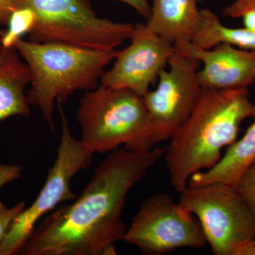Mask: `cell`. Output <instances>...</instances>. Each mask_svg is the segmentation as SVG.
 <instances>
[{
    "label": "cell",
    "instance_id": "6da1fadb",
    "mask_svg": "<svg viewBox=\"0 0 255 255\" xmlns=\"http://www.w3.org/2000/svg\"><path fill=\"white\" fill-rule=\"evenodd\" d=\"M158 147L111 152L81 195L53 210L36 225L18 254L115 255L128 226L122 221L127 195L164 155Z\"/></svg>",
    "mask_w": 255,
    "mask_h": 255
},
{
    "label": "cell",
    "instance_id": "7a4b0ae2",
    "mask_svg": "<svg viewBox=\"0 0 255 255\" xmlns=\"http://www.w3.org/2000/svg\"><path fill=\"white\" fill-rule=\"evenodd\" d=\"M248 88L201 90L185 123L169 139L165 162L171 185L187 187L193 174L212 168L222 150L237 140L242 123L254 116Z\"/></svg>",
    "mask_w": 255,
    "mask_h": 255
},
{
    "label": "cell",
    "instance_id": "3957f363",
    "mask_svg": "<svg viewBox=\"0 0 255 255\" xmlns=\"http://www.w3.org/2000/svg\"><path fill=\"white\" fill-rule=\"evenodd\" d=\"M13 46L31 75L28 104L36 106L52 130L55 102L63 104L78 90L98 87L105 69L118 56L117 50L87 49L60 43H38L18 38Z\"/></svg>",
    "mask_w": 255,
    "mask_h": 255
},
{
    "label": "cell",
    "instance_id": "277c9868",
    "mask_svg": "<svg viewBox=\"0 0 255 255\" xmlns=\"http://www.w3.org/2000/svg\"><path fill=\"white\" fill-rule=\"evenodd\" d=\"M81 142L92 153L155 147L150 116L142 96L128 89L100 86L82 96L77 111Z\"/></svg>",
    "mask_w": 255,
    "mask_h": 255
},
{
    "label": "cell",
    "instance_id": "5b68a950",
    "mask_svg": "<svg viewBox=\"0 0 255 255\" xmlns=\"http://www.w3.org/2000/svg\"><path fill=\"white\" fill-rule=\"evenodd\" d=\"M16 10L28 9L34 21L28 41L87 49L115 50L130 39L135 26L100 17L88 0H15Z\"/></svg>",
    "mask_w": 255,
    "mask_h": 255
},
{
    "label": "cell",
    "instance_id": "8992f818",
    "mask_svg": "<svg viewBox=\"0 0 255 255\" xmlns=\"http://www.w3.org/2000/svg\"><path fill=\"white\" fill-rule=\"evenodd\" d=\"M179 203L197 218L215 255H233L255 237V214L236 187L212 182L187 187Z\"/></svg>",
    "mask_w": 255,
    "mask_h": 255
},
{
    "label": "cell",
    "instance_id": "52a82bcc",
    "mask_svg": "<svg viewBox=\"0 0 255 255\" xmlns=\"http://www.w3.org/2000/svg\"><path fill=\"white\" fill-rule=\"evenodd\" d=\"M61 118V138L53 167L48 171L46 183L36 200L15 218L0 243V255L18 254L31 236L39 220L56 209L62 202L75 200L70 182L80 171L92 164L94 153L81 140L72 135L62 104H58Z\"/></svg>",
    "mask_w": 255,
    "mask_h": 255
},
{
    "label": "cell",
    "instance_id": "ba28073f",
    "mask_svg": "<svg viewBox=\"0 0 255 255\" xmlns=\"http://www.w3.org/2000/svg\"><path fill=\"white\" fill-rule=\"evenodd\" d=\"M123 241L147 255L167 254L180 248L201 249L208 244L197 218L164 193L142 201Z\"/></svg>",
    "mask_w": 255,
    "mask_h": 255
},
{
    "label": "cell",
    "instance_id": "9c48e42d",
    "mask_svg": "<svg viewBox=\"0 0 255 255\" xmlns=\"http://www.w3.org/2000/svg\"><path fill=\"white\" fill-rule=\"evenodd\" d=\"M168 64L169 70L164 69L159 74L157 88L142 96L155 145L169 140L185 123L202 88L198 79L199 60L174 50Z\"/></svg>",
    "mask_w": 255,
    "mask_h": 255
},
{
    "label": "cell",
    "instance_id": "30bf717a",
    "mask_svg": "<svg viewBox=\"0 0 255 255\" xmlns=\"http://www.w3.org/2000/svg\"><path fill=\"white\" fill-rule=\"evenodd\" d=\"M130 39V44L119 51L114 66L104 73L100 83L128 89L142 97L168 64L174 44L141 23L135 25Z\"/></svg>",
    "mask_w": 255,
    "mask_h": 255
},
{
    "label": "cell",
    "instance_id": "8fae6325",
    "mask_svg": "<svg viewBox=\"0 0 255 255\" xmlns=\"http://www.w3.org/2000/svg\"><path fill=\"white\" fill-rule=\"evenodd\" d=\"M173 44L179 54L199 60L204 65L198 72L201 87L233 90L248 88L255 82V50L239 49L229 44L203 49L184 40Z\"/></svg>",
    "mask_w": 255,
    "mask_h": 255
},
{
    "label": "cell",
    "instance_id": "7c38bea8",
    "mask_svg": "<svg viewBox=\"0 0 255 255\" xmlns=\"http://www.w3.org/2000/svg\"><path fill=\"white\" fill-rule=\"evenodd\" d=\"M31 82L29 68L18 50L14 46H5L0 38V122L30 115L25 88Z\"/></svg>",
    "mask_w": 255,
    "mask_h": 255
},
{
    "label": "cell",
    "instance_id": "4fadbf2b",
    "mask_svg": "<svg viewBox=\"0 0 255 255\" xmlns=\"http://www.w3.org/2000/svg\"><path fill=\"white\" fill-rule=\"evenodd\" d=\"M195 0H152L146 26L171 43L191 41L201 18Z\"/></svg>",
    "mask_w": 255,
    "mask_h": 255
},
{
    "label": "cell",
    "instance_id": "5bb4252c",
    "mask_svg": "<svg viewBox=\"0 0 255 255\" xmlns=\"http://www.w3.org/2000/svg\"><path fill=\"white\" fill-rule=\"evenodd\" d=\"M254 122L245 135L228 147L226 152L212 168L193 174L188 186L196 187L221 182L236 187L245 172L255 162V105Z\"/></svg>",
    "mask_w": 255,
    "mask_h": 255
},
{
    "label": "cell",
    "instance_id": "9a60e30c",
    "mask_svg": "<svg viewBox=\"0 0 255 255\" xmlns=\"http://www.w3.org/2000/svg\"><path fill=\"white\" fill-rule=\"evenodd\" d=\"M191 42L206 50L229 44L241 49L255 50V32L245 27H227L211 9H202L199 26Z\"/></svg>",
    "mask_w": 255,
    "mask_h": 255
},
{
    "label": "cell",
    "instance_id": "2e32d148",
    "mask_svg": "<svg viewBox=\"0 0 255 255\" xmlns=\"http://www.w3.org/2000/svg\"><path fill=\"white\" fill-rule=\"evenodd\" d=\"M34 21V15L28 9L15 10L11 15L7 31L0 35L1 41L6 46H13L14 42L24 33H28Z\"/></svg>",
    "mask_w": 255,
    "mask_h": 255
},
{
    "label": "cell",
    "instance_id": "e0dca14e",
    "mask_svg": "<svg viewBox=\"0 0 255 255\" xmlns=\"http://www.w3.org/2000/svg\"><path fill=\"white\" fill-rule=\"evenodd\" d=\"M223 14L228 17L243 18L244 27L255 32V0H236L225 8Z\"/></svg>",
    "mask_w": 255,
    "mask_h": 255
},
{
    "label": "cell",
    "instance_id": "ac0fdd59",
    "mask_svg": "<svg viewBox=\"0 0 255 255\" xmlns=\"http://www.w3.org/2000/svg\"><path fill=\"white\" fill-rule=\"evenodd\" d=\"M236 188L255 214V162L243 174Z\"/></svg>",
    "mask_w": 255,
    "mask_h": 255
},
{
    "label": "cell",
    "instance_id": "d6986e66",
    "mask_svg": "<svg viewBox=\"0 0 255 255\" xmlns=\"http://www.w3.org/2000/svg\"><path fill=\"white\" fill-rule=\"evenodd\" d=\"M24 202H19L12 207H8L0 201V243L14 221L23 209Z\"/></svg>",
    "mask_w": 255,
    "mask_h": 255
},
{
    "label": "cell",
    "instance_id": "ffe728a7",
    "mask_svg": "<svg viewBox=\"0 0 255 255\" xmlns=\"http://www.w3.org/2000/svg\"><path fill=\"white\" fill-rule=\"evenodd\" d=\"M22 167L16 164H0V189L8 183L20 178Z\"/></svg>",
    "mask_w": 255,
    "mask_h": 255
},
{
    "label": "cell",
    "instance_id": "44dd1931",
    "mask_svg": "<svg viewBox=\"0 0 255 255\" xmlns=\"http://www.w3.org/2000/svg\"><path fill=\"white\" fill-rule=\"evenodd\" d=\"M15 10V0H0V24L8 26Z\"/></svg>",
    "mask_w": 255,
    "mask_h": 255
},
{
    "label": "cell",
    "instance_id": "7402d4cb",
    "mask_svg": "<svg viewBox=\"0 0 255 255\" xmlns=\"http://www.w3.org/2000/svg\"><path fill=\"white\" fill-rule=\"evenodd\" d=\"M118 1L128 4L147 20L150 16L151 6L147 0H118Z\"/></svg>",
    "mask_w": 255,
    "mask_h": 255
},
{
    "label": "cell",
    "instance_id": "603a6c76",
    "mask_svg": "<svg viewBox=\"0 0 255 255\" xmlns=\"http://www.w3.org/2000/svg\"><path fill=\"white\" fill-rule=\"evenodd\" d=\"M233 255H255V237L240 245Z\"/></svg>",
    "mask_w": 255,
    "mask_h": 255
},
{
    "label": "cell",
    "instance_id": "cb8c5ba5",
    "mask_svg": "<svg viewBox=\"0 0 255 255\" xmlns=\"http://www.w3.org/2000/svg\"><path fill=\"white\" fill-rule=\"evenodd\" d=\"M196 2H199V1H204V0H195Z\"/></svg>",
    "mask_w": 255,
    "mask_h": 255
}]
</instances>
